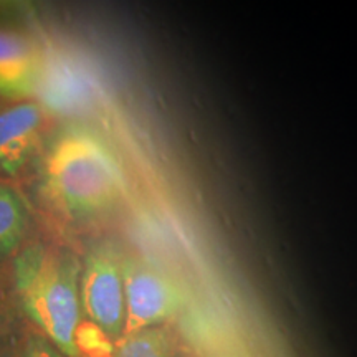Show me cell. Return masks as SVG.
Instances as JSON below:
<instances>
[{
  "instance_id": "obj_6",
  "label": "cell",
  "mask_w": 357,
  "mask_h": 357,
  "mask_svg": "<svg viewBox=\"0 0 357 357\" xmlns=\"http://www.w3.org/2000/svg\"><path fill=\"white\" fill-rule=\"evenodd\" d=\"M35 73L37 55L32 45L22 35L0 29V84L7 96L30 95Z\"/></svg>"
},
{
  "instance_id": "obj_7",
  "label": "cell",
  "mask_w": 357,
  "mask_h": 357,
  "mask_svg": "<svg viewBox=\"0 0 357 357\" xmlns=\"http://www.w3.org/2000/svg\"><path fill=\"white\" fill-rule=\"evenodd\" d=\"M26 223L29 218L24 202L10 187L0 184V260L19 253Z\"/></svg>"
},
{
  "instance_id": "obj_10",
  "label": "cell",
  "mask_w": 357,
  "mask_h": 357,
  "mask_svg": "<svg viewBox=\"0 0 357 357\" xmlns=\"http://www.w3.org/2000/svg\"><path fill=\"white\" fill-rule=\"evenodd\" d=\"M15 357H66L58 347L47 337L32 334L24 341Z\"/></svg>"
},
{
  "instance_id": "obj_9",
  "label": "cell",
  "mask_w": 357,
  "mask_h": 357,
  "mask_svg": "<svg viewBox=\"0 0 357 357\" xmlns=\"http://www.w3.org/2000/svg\"><path fill=\"white\" fill-rule=\"evenodd\" d=\"M77 357H114V344L100 326L82 321L75 333Z\"/></svg>"
},
{
  "instance_id": "obj_5",
  "label": "cell",
  "mask_w": 357,
  "mask_h": 357,
  "mask_svg": "<svg viewBox=\"0 0 357 357\" xmlns=\"http://www.w3.org/2000/svg\"><path fill=\"white\" fill-rule=\"evenodd\" d=\"M43 126V111L37 102L19 101L0 106V169L19 172L32 154Z\"/></svg>"
},
{
  "instance_id": "obj_2",
  "label": "cell",
  "mask_w": 357,
  "mask_h": 357,
  "mask_svg": "<svg viewBox=\"0 0 357 357\" xmlns=\"http://www.w3.org/2000/svg\"><path fill=\"white\" fill-rule=\"evenodd\" d=\"M13 280L25 314L66 357H77L82 323V263L70 250L32 243L13 260Z\"/></svg>"
},
{
  "instance_id": "obj_8",
  "label": "cell",
  "mask_w": 357,
  "mask_h": 357,
  "mask_svg": "<svg viewBox=\"0 0 357 357\" xmlns=\"http://www.w3.org/2000/svg\"><path fill=\"white\" fill-rule=\"evenodd\" d=\"M114 357H172L171 342L162 329H144L116 341Z\"/></svg>"
},
{
  "instance_id": "obj_3",
  "label": "cell",
  "mask_w": 357,
  "mask_h": 357,
  "mask_svg": "<svg viewBox=\"0 0 357 357\" xmlns=\"http://www.w3.org/2000/svg\"><path fill=\"white\" fill-rule=\"evenodd\" d=\"M126 321L123 336L158 328L184 306V293L171 276L139 257H121Z\"/></svg>"
},
{
  "instance_id": "obj_1",
  "label": "cell",
  "mask_w": 357,
  "mask_h": 357,
  "mask_svg": "<svg viewBox=\"0 0 357 357\" xmlns=\"http://www.w3.org/2000/svg\"><path fill=\"white\" fill-rule=\"evenodd\" d=\"M43 189L63 215L89 220L118 204L124 176L111 147L95 131L71 126L58 134L48 149Z\"/></svg>"
},
{
  "instance_id": "obj_11",
  "label": "cell",
  "mask_w": 357,
  "mask_h": 357,
  "mask_svg": "<svg viewBox=\"0 0 357 357\" xmlns=\"http://www.w3.org/2000/svg\"><path fill=\"white\" fill-rule=\"evenodd\" d=\"M0 95H2V96H7V91H6V88H3L2 84H0Z\"/></svg>"
},
{
  "instance_id": "obj_4",
  "label": "cell",
  "mask_w": 357,
  "mask_h": 357,
  "mask_svg": "<svg viewBox=\"0 0 357 357\" xmlns=\"http://www.w3.org/2000/svg\"><path fill=\"white\" fill-rule=\"evenodd\" d=\"M79 298L88 319L100 326L111 341H119L124 333L126 305L121 257L113 247L101 243L84 257Z\"/></svg>"
}]
</instances>
